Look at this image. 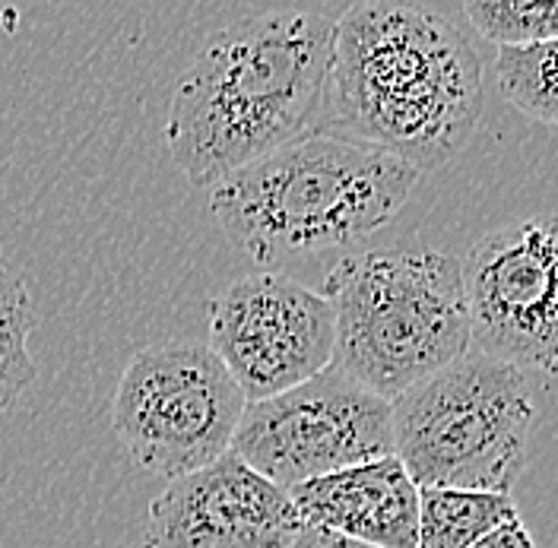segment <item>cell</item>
<instances>
[{"mask_svg": "<svg viewBox=\"0 0 558 548\" xmlns=\"http://www.w3.org/2000/svg\"><path fill=\"white\" fill-rule=\"evenodd\" d=\"M35 314L29 289L0 260V412L13 410L35 380L29 352Z\"/></svg>", "mask_w": 558, "mask_h": 548, "instance_id": "5bb4252c", "label": "cell"}, {"mask_svg": "<svg viewBox=\"0 0 558 548\" xmlns=\"http://www.w3.org/2000/svg\"><path fill=\"white\" fill-rule=\"evenodd\" d=\"M229 450L292 491L302 482L390 456V400L327 368L286 393L247 403Z\"/></svg>", "mask_w": 558, "mask_h": 548, "instance_id": "52a82bcc", "label": "cell"}, {"mask_svg": "<svg viewBox=\"0 0 558 548\" xmlns=\"http://www.w3.org/2000/svg\"><path fill=\"white\" fill-rule=\"evenodd\" d=\"M333 20L302 7L267 10L209 38L174 83L166 139L191 184L302 139L324 137Z\"/></svg>", "mask_w": 558, "mask_h": 548, "instance_id": "7a4b0ae2", "label": "cell"}, {"mask_svg": "<svg viewBox=\"0 0 558 548\" xmlns=\"http://www.w3.org/2000/svg\"><path fill=\"white\" fill-rule=\"evenodd\" d=\"M244 406L209 345H149L118 380L111 425L140 470L181 479L229 453Z\"/></svg>", "mask_w": 558, "mask_h": 548, "instance_id": "8992f818", "label": "cell"}, {"mask_svg": "<svg viewBox=\"0 0 558 548\" xmlns=\"http://www.w3.org/2000/svg\"><path fill=\"white\" fill-rule=\"evenodd\" d=\"M209 352L260 403L330 368L333 310L289 276H244L209 302Z\"/></svg>", "mask_w": 558, "mask_h": 548, "instance_id": "9c48e42d", "label": "cell"}, {"mask_svg": "<svg viewBox=\"0 0 558 548\" xmlns=\"http://www.w3.org/2000/svg\"><path fill=\"white\" fill-rule=\"evenodd\" d=\"M308 529H324L372 548H416L418 488L390 453L289 491Z\"/></svg>", "mask_w": 558, "mask_h": 548, "instance_id": "8fae6325", "label": "cell"}, {"mask_svg": "<svg viewBox=\"0 0 558 548\" xmlns=\"http://www.w3.org/2000/svg\"><path fill=\"white\" fill-rule=\"evenodd\" d=\"M320 295L333 310L330 368L375 397L393 400L470 352L460 264L445 251L343 257Z\"/></svg>", "mask_w": 558, "mask_h": 548, "instance_id": "277c9868", "label": "cell"}, {"mask_svg": "<svg viewBox=\"0 0 558 548\" xmlns=\"http://www.w3.org/2000/svg\"><path fill=\"white\" fill-rule=\"evenodd\" d=\"M543 412L533 368L463 352L390 400L393 456L416 488L511 495Z\"/></svg>", "mask_w": 558, "mask_h": 548, "instance_id": "5b68a950", "label": "cell"}, {"mask_svg": "<svg viewBox=\"0 0 558 548\" xmlns=\"http://www.w3.org/2000/svg\"><path fill=\"white\" fill-rule=\"evenodd\" d=\"M289 548H372L362 546V543H352V539H343V536H333V533H324V529H302L299 539Z\"/></svg>", "mask_w": 558, "mask_h": 548, "instance_id": "e0dca14e", "label": "cell"}, {"mask_svg": "<svg viewBox=\"0 0 558 548\" xmlns=\"http://www.w3.org/2000/svg\"><path fill=\"white\" fill-rule=\"evenodd\" d=\"M422 174L407 162L337 137L277 149L213 184L209 209L257 264L347 247L387 226Z\"/></svg>", "mask_w": 558, "mask_h": 548, "instance_id": "3957f363", "label": "cell"}, {"mask_svg": "<svg viewBox=\"0 0 558 548\" xmlns=\"http://www.w3.org/2000/svg\"><path fill=\"white\" fill-rule=\"evenodd\" d=\"M480 118V54L445 13L365 0L333 20L324 137L378 149L425 174L451 162Z\"/></svg>", "mask_w": 558, "mask_h": 548, "instance_id": "6da1fadb", "label": "cell"}, {"mask_svg": "<svg viewBox=\"0 0 558 548\" xmlns=\"http://www.w3.org/2000/svg\"><path fill=\"white\" fill-rule=\"evenodd\" d=\"M470 548H536V543H533L530 529L523 526L521 516H514V520H505L501 526H495L483 539H476Z\"/></svg>", "mask_w": 558, "mask_h": 548, "instance_id": "2e32d148", "label": "cell"}, {"mask_svg": "<svg viewBox=\"0 0 558 548\" xmlns=\"http://www.w3.org/2000/svg\"><path fill=\"white\" fill-rule=\"evenodd\" d=\"M556 51L558 41H533L498 48L495 54V76L501 96L526 118L546 127L558 124Z\"/></svg>", "mask_w": 558, "mask_h": 548, "instance_id": "4fadbf2b", "label": "cell"}, {"mask_svg": "<svg viewBox=\"0 0 558 548\" xmlns=\"http://www.w3.org/2000/svg\"><path fill=\"white\" fill-rule=\"evenodd\" d=\"M302 529L289 491L229 450L149 501L143 548H289Z\"/></svg>", "mask_w": 558, "mask_h": 548, "instance_id": "30bf717a", "label": "cell"}, {"mask_svg": "<svg viewBox=\"0 0 558 548\" xmlns=\"http://www.w3.org/2000/svg\"><path fill=\"white\" fill-rule=\"evenodd\" d=\"M463 13L480 33L492 38L498 48L556 41L558 3H521V0H470Z\"/></svg>", "mask_w": 558, "mask_h": 548, "instance_id": "9a60e30c", "label": "cell"}, {"mask_svg": "<svg viewBox=\"0 0 558 548\" xmlns=\"http://www.w3.org/2000/svg\"><path fill=\"white\" fill-rule=\"evenodd\" d=\"M556 235L553 216H530L483 235L457 260L473 352L543 375L556 372Z\"/></svg>", "mask_w": 558, "mask_h": 548, "instance_id": "ba28073f", "label": "cell"}, {"mask_svg": "<svg viewBox=\"0 0 558 548\" xmlns=\"http://www.w3.org/2000/svg\"><path fill=\"white\" fill-rule=\"evenodd\" d=\"M518 501L501 491L418 488L416 548H470L505 520H514Z\"/></svg>", "mask_w": 558, "mask_h": 548, "instance_id": "7c38bea8", "label": "cell"}]
</instances>
